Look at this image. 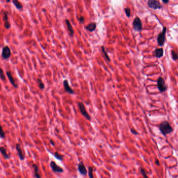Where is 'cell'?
Listing matches in <instances>:
<instances>
[{
    "instance_id": "1",
    "label": "cell",
    "mask_w": 178,
    "mask_h": 178,
    "mask_svg": "<svg viewBox=\"0 0 178 178\" xmlns=\"http://www.w3.org/2000/svg\"><path fill=\"white\" fill-rule=\"evenodd\" d=\"M159 129L161 133L164 135L170 134L173 132V128L171 125L167 121H164L160 124Z\"/></svg>"
},
{
    "instance_id": "2",
    "label": "cell",
    "mask_w": 178,
    "mask_h": 178,
    "mask_svg": "<svg viewBox=\"0 0 178 178\" xmlns=\"http://www.w3.org/2000/svg\"><path fill=\"white\" fill-rule=\"evenodd\" d=\"M157 88L159 91L161 93H163L166 91L167 89H168V86L165 85V80L162 78V77H160L157 79Z\"/></svg>"
},
{
    "instance_id": "3",
    "label": "cell",
    "mask_w": 178,
    "mask_h": 178,
    "mask_svg": "<svg viewBox=\"0 0 178 178\" xmlns=\"http://www.w3.org/2000/svg\"><path fill=\"white\" fill-rule=\"evenodd\" d=\"M166 31L167 28L166 27H164L163 31L158 34L157 37V43L159 46H163L165 42Z\"/></svg>"
},
{
    "instance_id": "4",
    "label": "cell",
    "mask_w": 178,
    "mask_h": 178,
    "mask_svg": "<svg viewBox=\"0 0 178 178\" xmlns=\"http://www.w3.org/2000/svg\"><path fill=\"white\" fill-rule=\"evenodd\" d=\"M78 105L79 107V108L80 109V112H81V114L84 116L87 120H91V117L90 115L88 114V112L86 111V110L85 109V105L83 104L82 102H78Z\"/></svg>"
},
{
    "instance_id": "5",
    "label": "cell",
    "mask_w": 178,
    "mask_h": 178,
    "mask_svg": "<svg viewBox=\"0 0 178 178\" xmlns=\"http://www.w3.org/2000/svg\"><path fill=\"white\" fill-rule=\"evenodd\" d=\"M1 56L4 60L8 59L11 56V51H10V48L8 46H5L3 48Z\"/></svg>"
},
{
    "instance_id": "6",
    "label": "cell",
    "mask_w": 178,
    "mask_h": 178,
    "mask_svg": "<svg viewBox=\"0 0 178 178\" xmlns=\"http://www.w3.org/2000/svg\"><path fill=\"white\" fill-rule=\"evenodd\" d=\"M148 5L150 8L154 9H160L162 8L160 3L156 0H148Z\"/></svg>"
},
{
    "instance_id": "7",
    "label": "cell",
    "mask_w": 178,
    "mask_h": 178,
    "mask_svg": "<svg viewBox=\"0 0 178 178\" xmlns=\"http://www.w3.org/2000/svg\"><path fill=\"white\" fill-rule=\"evenodd\" d=\"M50 166L53 170V171L55 173H62L64 172V170L62 167L57 165L56 163L54 161H52L50 163Z\"/></svg>"
},
{
    "instance_id": "8",
    "label": "cell",
    "mask_w": 178,
    "mask_h": 178,
    "mask_svg": "<svg viewBox=\"0 0 178 178\" xmlns=\"http://www.w3.org/2000/svg\"><path fill=\"white\" fill-rule=\"evenodd\" d=\"M133 28L137 31H140L142 29V25L141 21L139 17H136L133 21Z\"/></svg>"
},
{
    "instance_id": "9",
    "label": "cell",
    "mask_w": 178,
    "mask_h": 178,
    "mask_svg": "<svg viewBox=\"0 0 178 178\" xmlns=\"http://www.w3.org/2000/svg\"><path fill=\"white\" fill-rule=\"evenodd\" d=\"M3 21H4V26L6 29H9L11 25L9 21L8 17V13L6 11H4L3 12Z\"/></svg>"
},
{
    "instance_id": "10",
    "label": "cell",
    "mask_w": 178,
    "mask_h": 178,
    "mask_svg": "<svg viewBox=\"0 0 178 178\" xmlns=\"http://www.w3.org/2000/svg\"><path fill=\"white\" fill-rule=\"evenodd\" d=\"M78 169L79 172L83 176H86L87 173V170L85 167L82 162H80L78 166Z\"/></svg>"
},
{
    "instance_id": "11",
    "label": "cell",
    "mask_w": 178,
    "mask_h": 178,
    "mask_svg": "<svg viewBox=\"0 0 178 178\" xmlns=\"http://www.w3.org/2000/svg\"><path fill=\"white\" fill-rule=\"evenodd\" d=\"M6 74L7 77H8V79L9 80V82L12 84V85L14 87V88H18V86H17V84H16V82H15V81L14 79V78L13 77V76L12 75L11 72H10V71H7L6 72Z\"/></svg>"
},
{
    "instance_id": "12",
    "label": "cell",
    "mask_w": 178,
    "mask_h": 178,
    "mask_svg": "<svg viewBox=\"0 0 178 178\" xmlns=\"http://www.w3.org/2000/svg\"><path fill=\"white\" fill-rule=\"evenodd\" d=\"M63 85H64V87L65 88V90L66 91V92H68L69 94H73L74 93V91L73 90L70 86L69 83L67 80H65L64 82H63Z\"/></svg>"
},
{
    "instance_id": "13",
    "label": "cell",
    "mask_w": 178,
    "mask_h": 178,
    "mask_svg": "<svg viewBox=\"0 0 178 178\" xmlns=\"http://www.w3.org/2000/svg\"><path fill=\"white\" fill-rule=\"evenodd\" d=\"M16 149L18 153V155L19 156V158L21 160H23L25 159V155L23 154V151L20 147V145L19 144H17L16 145Z\"/></svg>"
},
{
    "instance_id": "14",
    "label": "cell",
    "mask_w": 178,
    "mask_h": 178,
    "mask_svg": "<svg viewBox=\"0 0 178 178\" xmlns=\"http://www.w3.org/2000/svg\"><path fill=\"white\" fill-rule=\"evenodd\" d=\"M155 56L157 58H161L163 55V48H157L154 51Z\"/></svg>"
},
{
    "instance_id": "15",
    "label": "cell",
    "mask_w": 178,
    "mask_h": 178,
    "mask_svg": "<svg viewBox=\"0 0 178 178\" xmlns=\"http://www.w3.org/2000/svg\"><path fill=\"white\" fill-rule=\"evenodd\" d=\"M66 25H67V26L68 28V30L69 31L70 36L72 37L73 35H74V30H73L72 27L71 25V24L70 23V22L68 20H66Z\"/></svg>"
},
{
    "instance_id": "16",
    "label": "cell",
    "mask_w": 178,
    "mask_h": 178,
    "mask_svg": "<svg viewBox=\"0 0 178 178\" xmlns=\"http://www.w3.org/2000/svg\"><path fill=\"white\" fill-rule=\"evenodd\" d=\"M33 168L34 169V176L36 178H41L40 175L39 173V167H38V165L37 164H33L32 165Z\"/></svg>"
},
{
    "instance_id": "17",
    "label": "cell",
    "mask_w": 178,
    "mask_h": 178,
    "mask_svg": "<svg viewBox=\"0 0 178 178\" xmlns=\"http://www.w3.org/2000/svg\"><path fill=\"white\" fill-rule=\"evenodd\" d=\"M0 152H1V153L3 156V157H4L5 159H9V155L7 153L6 150V149L4 147H3V146L0 147Z\"/></svg>"
},
{
    "instance_id": "18",
    "label": "cell",
    "mask_w": 178,
    "mask_h": 178,
    "mask_svg": "<svg viewBox=\"0 0 178 178\" xmlns=\"http://www.w3.org/2000/svg\"><path fill=\"white\" fill-rule=\"evenodd\" d=\"M12 2L16 8L18 9H22L23 8V5H22L18 0H12Z\"/></svg>"
},
{
    "instance_id": "19",
    "label": "cell",
    "mask_w": 178,
    "mask_h": 178,
    "mask_svg": "<svg viewBox=\"0 0 178 178\" xmlns=\"http://www.w3.org/2000/svg\"><path fill=\"white\" fill-rule=\"evenodd\" d=\"M96 27V23H90L89 25H88V26H87L86 27V29L91 31V32H92V31H94V30L95 29Z\"/></svg>"
},
{
    "instance_id": "20",
    "label": "cell",
    "mask_w": 178,
    "mask_h": 178,
    "mask_svg": "<svg viewBox=\"0 0 178 178\" xmlns=\"http://www.w3.org/2000/svg\"><path fill=\"white\" fill-rule=\"evenodd\" d=\"M101 49H102V52H103V55H104V56L105 58V59H106V60H107V61L109 62V61H110V58H109V57L108 56V54H107V52H106V51L104 47L103 46L101 47Z\"/></svg>"
},
{
    "instance_id": "21",
    "label": "cell",
    "mask_w": 178,
    "mask_h": 178,
    "mask_svg": "<svg viewBox=\"0 0 178 178\" xmlns=\"http://www.w3.org/2000/svg\"><path fill=\"white\" fill-rule=\"evenodd\" d=\"M171 56L174 61H177L178 59V54L176 51L173 50L171 51Z\"/></svg>"
},
{
    "instance_id": "22",
    "label": "cell",
    "mask_w": 178,
    "mask_h": 178,
    "mask_svg": "<svg viewBox=\"0 0 178 178\" xmlns=\"http://www.w3.org/2000/svg\"><path fill=\"white\" fill-rule=\"evenodd\" d=\"M37 80H38V85H39L40 89H41V90L44 89L45 86H44V83H43V82L42 81V80L40 78H38Z\"/></svg>"
},
{
    "instance_id": "23",
    "label": "cell",
    "mask_w": 178,
    "mask_h": 178,
    "mask_svg": "<svg viewBox=\"0 0 178 178\" xmlns=\"http://www.w3.org/2000/svg\"><path fill=\"white\" fill-rule=\"evenodd\" d=\"M54 156L56 158H57L59 160H62L64 159V156L59 154L58 152H55L54 153Z\"/></svg>"
},
{
    "instance_id": "24",
    "label": "cell",
    "mask_w": 178,
    "mask_h": 178,
    "mask_svg": "<svg viewBox=\"0 0 178 178\" xmlns=\"http://www.w3.org/2000/svg\"><path fill=\"white\" fill-rule=\"evenodd\" d=\"M0 79H1V80H2V81H5L6 80L5 76L4 74V71H3V69L1 67H0Z\"/></svg>"
},
{
    "instance_id": "25",
    "label": "cell",
    "mask_w": 178,
    "mask_h": 178,
    "mask_svg": "<svg viewBox=\"0 0 178 178\" xmlns=\"http://www.w3.org/2000/svg\"><path fill=\"white\" fill-rule=\"evenodd\" d=\"M5 137V132L3 130V128L1 126V124H0V138L1 139H4Z\"/></svg>"
},
{
    "instance_id": "26",
    "label": "cell",
    "mask_w": 178,
    "mask_h": 178,
    "mask_svg": "<svg viewBox=\"0 0 178 178\" xmlns=\"http://www.w3.org/2000/svg\"><path fill=\"white\" fill-rule=\"evenodd\" d=\"M140 172L141 173V174H142L143 177H144V178H149L148 177V176H147V174H146V172L145 170L143 168H140Z\"/></svg>"
},
{
    "instance_id": "27",
    "label": "cell",
    "mask_w": 178,
    "mask_h": 178,
    "mask_svg": "<svg viewBox=\"0 0 178 178\" xmlns=\"http://www.w3.org/2000/svg\"><path fill=\"white\" fill-rule=\"evenodd\" d=\"M93 169L92 167H89V176L90 178H93Z\"/></svg>"
},
{
    "instance_id": "28",
    "label": "cell",
    "mask_w": 178,
    "mask_h": 178,
    "mask_svg": "<svg viewBox=\"0 0 178 178\" xmlns=\"http://www.w3.org/2000/svg\"><path fill=\"white\" fill-rule=\"evenodd\" d=\"M125 14H126V15H127L128 17H129L130 16L131 11H130V9H129V8H125Z\"/></svg>"
},
{
    "instance_id": "29",
    "label": "cell",
    "mask_w": 178,
    "mask_h": 178,
    "mask_svg": "<svg viewBox=\"0 0 178 178\" xmlns=\"http://www.w3.org/2000/svg\"><path fill=\"white\" fill-rule=\"evenodd\" d=\"M131 133L132 134H133L134 135H138V134H139L138 132L137 131H136L134 129H133V128L131 129Z\"/></svg>"
},
{
    "instance_id": "30",
    "label": "cell",
    "mask_w": 178,
    "mask_h": 178,
    "mask_svg": "<svg viewBox=\"0 0 178 178\" xmlns=\"http://www.w3.org/2000/svg\"><path fill=\"white\" fill-rule=\"evenodd\" d=\"M155 163L156 164V165L157 166H160V163H159V161L158 159H156L155 160Z\"/></svg>"
},
{
    "instance_id": "31",
    "label": "cell",
    "mask_w": 178,
    "mask_h": 178,
    "mask_svg": "<svg viewBox=\"0 0 178 178\" xmlns=\"http://www.w3.org/2000/svg\"><path fill=\"white\" fill-rule=\"evenodd\" d=\"M50 143L52 144V145L55 146V143L54 142V141L53 140H52V139H51V140L50 141Z\"/></svg>"
},
{
    "instance_id": "32",
    "label": "cell",
    "mask_w": 178,
    "mask_h": 178,
    "mask_svg": "<svg viewBox=\"0 0 178 178\" xmlns=\"http://www.w3.org/2000/svg\"><path fill=\"white\" fill-rule=\"evenodd\" d=\"M80 21L81 23H83V21H84V18H83V17H80Z\"/></svg>"
},
{
    "instance_id": "33",
    "label": "cell",
    "mask_w": 178,
    "mask_h": 178,
    "mask_svg": "<svg viewBox=\"0 0 178 178\" xmlns=\"http://www.w3.org/2000/svg\"><path fill=\"white\" fill-rule=\"evenodd\" d=\"M163 2L164 3H168V2H169V0H163Z\"/></svg>"
},
{
    "instance_id": "34",
    "label": "cell",
    "mask_w": 178,
    "mask_h": 178,
    "mask_svg": "<svg viewBox=\"0 0 178 178\" xmlns=\"http://www.w3.org/2000/svg\"><path fill=\"white\" fill-rule=\"evenodd\" d=\"M6 2L7 3H9L10 2V1H11V0H6Z\"/></svg>"
}]
</instances>
